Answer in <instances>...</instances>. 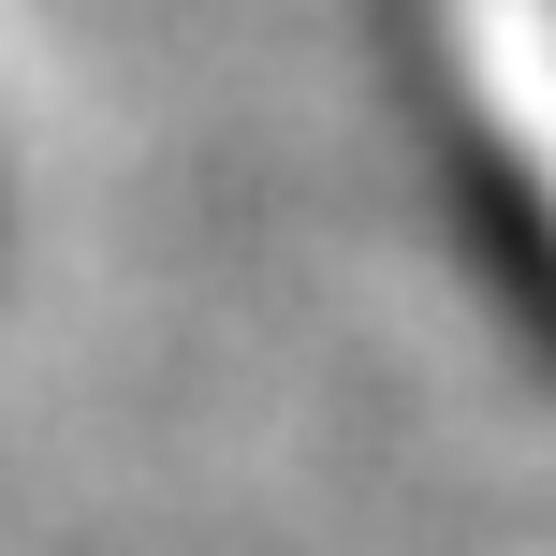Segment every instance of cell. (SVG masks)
I'll use <instances>...</instances> for the list:
<instances>
[{"label": "cell", "instance_id": "1", "mask_svg": "<svg viewBox=\"0 0 556 556\" xmlns=\"http://www.w3.org/2000/svg\"><path fill=\"white\" fill-rule=\"evenodd\" d=\"M454 88H469L483 147H498L513 205L556 220V0H454Z\"/></svg>", "mask_w": 556, "mask_h": 556}]
</instances>
